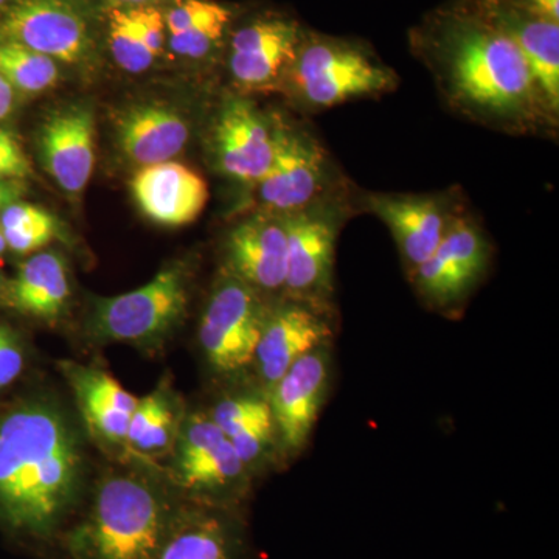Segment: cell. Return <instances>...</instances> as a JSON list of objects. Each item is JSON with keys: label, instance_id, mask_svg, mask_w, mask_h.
Listing matches in <instances>:
<instances>
[{"label": "cell", "instance_id": "1", "mask_svg": "<svg viewBox=\"0 0 559 559\" xmlns=\"http://www.w3.org/2000/svg\"><path fill=\"white\" fill-rule=\"evenodd\" d=\"M83 455L75 430L49 403H25L0 417V524L47 538L79 498Z\"/></svg>", "mask_w": 559, "mask_h": 559}, {"label": "cell", "instance_id": "2", "mask_svg": "<svg viewBox=\"0 0 559 559\" xmlns=\"http://www.w3.org/2000/svg\"><path fill=\"white\" fill-rule=\"evenodd\" d=\"M436 49L452 98L466 110L516 124L546 116L516 44L469 7L440 22Z\"/></svg>", "mask_w": 559, "mask_h": 559}, {"label": "cell", "instance_id": "3", "mask_svg": "<svg viewBox=\"0 0 559 559\" xmlns=\"http://www.w3.org/2000/svg\"><path fill=\"white\" fill-rule=\"evenodd\" d=\"M176 511L157 489L135 477H110L68 536L72 559H156Z\"/></svg>", "mask_w": 559, "mask_h": 559}, {"label": "cell", "instance_id": "4", "mask_svg": "<svg viewBox=\"0 0 559 559\" xmlns=\"http://www.w3.org/2000/svg\"><path fill=\"white\" fill-rule=\"evenodd\" d=\"M297 95L312 108H331L395 86L392 70L347 40L305 36L289 70Z\"/></svg>", "mask_w": 559, "mask_h": 559}, {"label": "cell", "instance_id": "5", "mask_svg": "<svg viewBox=\"0 0 559 559\" xmlns=\"http://www.w3.org/2000/svg\"><path fill=\"white\" fill-rule=\"evenodd\" d=\"M270 305L263 294L234 275L221 280L200 326L202 352L216 373L227 378L248 373Z\"/></svg>", "mask_w": 559, "mask_h": 559}, {"label": "cell", "instance_id": "6", "mask_svg": "<svg viewBox=\"0 0 559 559\" xmlns=\"http://www.w3.org/2000/svg\"><path fill=\"white\" fill-rule=\"evenodd\" d=\"M187 301L186 275L178 267H168L142 288L98 300L91 318L92 334L102 341L156 340L182 319Z\"/></svg>", "mask_w": 559, "mask_h": 559}, {"label": "cell", "instance_id": "7", "mask_svg": "<svg viewBox=\"0 0 559 559\" xmlns=\"http://www.w3.org/2000/svg\"><path fill=\"white\" fill-rule=\"evenodd\" d=\"M333 378L334 342H329L301 356L271 389L272 418L283 462H293L307 451Z\"/></svg>", "mask_w": 559, "mask_h": 559}, {"label": "cell", "instance_id": "8", "mask_svg": "<svg viewBox=\"0 0 559 559\" xmlns=\"http://www.w3.org/2000/svg\"><path fill=\"white\" fill-rule=\"evenodd\" d=\"M491 264V245L476 223L452 221L439 248L409 275L412 285L429 308L440 312L462 310Z\"/></svg>", "mask_w": 559, "mask_h": 559}, {"label": "cell", "instance_id": "9", "mask_svg": "<svg viewBox=\"0 0 559 559\" xmlns=\"http://www.w3.org/2000/svg\"><path fill=\"white\" fill-rule=\"evenodd\" d=\"M286 229V297L334 308V255L340 212L314 202L283 215Z\"/></svg>", "mask_w": 559, "mask_h": 559}, {"label": "cell", "instance_id": "10", "mask_svg": "<svg viewBox=\"0 0 559 559\" xmlns=\"http://www.w3.org/2000/svg\"><path fill=\"white\" fill-rule=\"evenodd\" d=\"M337 320L334 308L290 299L270 305L252 367L257 384L267 393L311 349L336 341Z\"/></svg>", "mask_w": 559, "mask_h": 559}, {"label": "cell", "instance_id": "11", "mask_svg": "<svg viewBox=\"0 0 559 559\" xmlns=\"http://www.w3.org/2000/svg\"><path fill=\"white\" fill-rule=\"evenodd\" d=\"M329 179V156L318 139L304 131L278 130L274 162L255 186L267 212L288 215L318 202Z\"/></svg>", "mask_w": 559, "mask_h": 559}, {"label": "cell", "instance_id": "12", "mask_svg": "<svg viewBox=\"0 0 559 559\" xmlns=\"http://www.w3.org/2000/svg\"><path fill=\"white\" fill-rule=\"evenodd\" d=\"M0 43L70 64L83 60L91 46L86 21L69 0H16L0 20Z\"/></svg>", "mask_w": 559, "mask_h": 559}, {"label": "cell", "instance_id": "13", "mask_svg": "<svg viewBox=\"0 0 559 559\" xmlns=\"http://www.w3.org/2000/svg\"><path fill=\"white\" fill-rule=\"evenodd\" d=\"M471 10L500 28L521 50L535 81L544 112L559 109V24L511 0H471Z\"/></svg>", "mask_w": 559, "mask_h": 559}, {"label": "cell", "instance_id": "14", "mask_svg": "<svg viewBox=\"0 0 559 559\" xmlns=\"http://www.w3.org/2000/svg\"><path fill=\"white\" fill-rule=\"evenodd\" d=\"M278 130L252 103L230 98L221 108L213 132L221 170L241 182H259L274 162Z\"/></svg>", "mask_w": 559, "mask_h": 559}, {"label": "cell", "instance_id": "15", "mask_svg": "<svg viewBox=\"0 0 559 559\" xmlns=\"http://www.w3.org/2000/svg\"><path fill=\"white\" fill-rule=\"evenodd\" d=\"M366 204L389 227L407 275L432 255L457 218L441 197L369 194Z\"/></svg>", "mask_w": 559, "mask_h": 559}, {"label": "cell", "instance_id": "16", "mask_svg": "<svg viewBox=\"0 0 559 559\" xmlns=\"http://www.w3.org/2000/svg\"><path fill=\"white\" fill-rule=\"evenodd\" d=\"M226 264L230 275L263 294L285 293L286 229L278 213H260L227 235Z\"/></svg>", "mask_w": 559, "mask_h": 559}, {"label": "cell", "instance_id": "17", "mask_svg": "<svg viewBox=\"0 0 559 559\" xmlns=\"http://www.w3.org/2000/svg\"><path fill=\"white\" fill-rule=\"evenodd\" d=\"M305 35L285 17H266L245 25L230 40L231 76L245 87H263L289 73Z\"/></svg>", "mask_w": 559, "mask_h": 559}, {"label": "cell", "instance_id": "18", "mask_svg": "<svg viewBox=\"0 0 559 559\" xmlns=\"http://www.w3.org/2000/svg\"><path fill=\"white\" fill-rule=\"evenodd\" d=\"M131 191L139 209L154 223L167 227L193 223L209 201L205 179L173 160L143 167L132 179Z\"/></svg>", "mask_w": 559, "mask_h": 559}, {"label": "cell", "instance_id": "19", "mask_svg": "<svg viewBox=\"0 0 559 559\" xmlns=\"http://www.w3.org/2000/svg\"><path fill=\"white\" fill-rule=\"evenodd\" d=\"M156 559H249L245 528L234 509H180Z\"/></svg>", "mask_w": 559, "mask_h": 559}, {"label": "cell", "instance_id": "20", "mask_svg": "<svg viewBox=\"0 0 559 559\" xmlns=\"http://www.w3.org/2000/svg\"><path fill=\"white\" fill-rule=\"evenodd\" d=\"M40 159L68 193L86 189L95 165V120L91 109L68 108L53 114L39 135Z\"/></svg>", "mask_w": 559, "mask_h": 559}, {"label": "cell", "instance_id": "21", "mask_svg": "<svg viewBox=\"0 0 559 559\" xmlns=\"http://www.w3.org/2000/svg\"><path fill=\"white\" fill-rule=\"evenodd\" d=\"M190 130L187 120L164 105H142L121 117L119 143L135 164H162L186 148Z\"/></svg>", "mask_w": 559, "mask_h": 559}, {"label": "cell", "instance_id": "22", "mask_svg": "<svg viewBox=\"0 0 559 559\" xmlns=\"http://www.w3.org/2000/svg\"><path fill=\"white\" fill-rule=\"evenodd\" d=\"M64 374L75 390L84 418L94 432L114 443L127 440L138 399L102 370L66 364Z\"/></svg>", "mask_w": 559, "mask_h": 559}, {"label": "cell", "instance_id": "23", "mask_svg": "<svg viewBox=\"0 0 559 559\" xmlns=\"http://www.w3.org/2000/svg\"><path fill=\"white\" fill-rule=\"evenodd\" d=\"M231 11L213 0H178L165 16L175 53L191 60L207 57L223 40Z\"/></svg>", "mask_w": 559, "mask_h": 559}, {"label": "cell", "instance_id": "24", "mask_svg": "<svg viewBox=\"0 0 559 559\" xmlns=\"http://www.w3.org/2000/svg\"><path fill=\"white\" fill-rule=\"evenodd\" d=\"M69 296L64 261L51 252L38 253L25 261L10 289L11 304L36 318L60 314Z\"/></svg>", "mask_w": 559, "mask_h": 559}, {"label": "cell", "instance_id": "25", "mask_svg": "<svg viewBox=\"0 0 559 559\" xmlns=\"http://www.w3.org/2000/svg\"><path fill=\"white\" fill-rule=\"evenodd\" d=\"M0 76L13 90L38 94L50 90L60 76L57 61L14 43H0Z\"/></svg>", "mask_w": 559, "mask_h": 559}, {"label": "cell", "instance_id": "26", "mask_svg": "<svg viewBox=\"0 0 559 559\" xmlns=\"http://www.w3.org/2000/svg\"><path fill=\"white\" fill-rule=\"evenodd\" d=\"M173 425L175 418L167 399L160 393H151L138 400L128 426L127 440L139 451H164L170 444Z\"/></svg>", "mask_w": 559, "mask_h": 559}, {"label": "cell", "instance_id": "27", "mask_svg": "<svg viewBox=\"0 0 559 559\" xmlns=\"http://www.w3.org/2000/svg\"><path fill=\"white\" fill-rule=\"evenodd\" d=\"M109 49L117 64L130 73L145 72L156 60L143 36L134 9L110 11Z\"/></svg>", "mask_w": 559, "mask_h": 559}, {"label": "cell", "instance_id": "28", "mask_svg": "<svg viewBox=\"0 0 559 559\" xmlns=\"http://www.w3.org/2000/svg\"><path fill=\"white\" fill-rule=\"evenodd\" d=\"M226 439L223 430L207 414L191 417L180 433L178 465L189 462Z\"/></svg>", "mask_w": 559, "mask_h": 559}, {"label": "cell", "instance_id": "29", "mask_svg": "<svg viewBox=\"0 0 559 559\" xmlns=\"http://www.w3.org/2000/svg\"><path fill=\"white\" fill-rule=\"evenodd\" d=\"M46 226H57L53 216L38 205L27 204V202H13L9 207L3 209L0 215L2 230H27Z\"/></svg>", "mask_w": 559, "mask_h": 559}, {"label": "cell", "instance_id": "30", "mask_svg": "<svg viewBox=\"0 0 559 559\" xmlns=\"http://www.w3.org/2000/svg\"><path fill=\"white\" fill-rule=\"evenodd\" d=\"M32 167L21 143L11 132L0 130V182L31 176Z\"/></svg>", "mask_w": 559, "mask_h": 559}, {"label": "cell", "instance_id": "31", "mask_svg": "<svg viewBox=\"0 0 559 559\" xmlns=\"http://www.w3.org/2000/svg\"><path fill=\"white\" fill-rule=\"evenodd\" d=\"M7 248L17 253H31L53 240L57 226L36 227L27 230H2Z\"/></svg>", "mask_w": 559, "mask_h": 559}, {"label": "cell", "instance_id": "32", "mask_svg": "<svg viewBox=\"0 0 559 559\" xmlns=\"http://www.w3.org/2000/svg\"><path fill=\"white\" fill-rule=\"evenodd\" d=\"M140 27H142L143 36H145L146 44L150 50L153 51L154 57H159L164 50L165 44V17L159 10L153 7H132Z\"/></svg>", "mask_w": 559, "mask_h": 559}, {"label": "cell", "instance_id": "33", "mask_svg": "<svg viewBox=\"0 0 559 559\" xmlns=\"http://www.w3.org/2000/svg\"><path fill=\"white\" fill-rule=\"evenodd\" d=\"M22 364L24 358L21 348L5 330L0 329V389L7 388L20 377Z\"/></svg>", "mask_w": 559, "mask_h": 559}, {"label": "cell", "instance_id": "34", "mask_svg": "<svg viewBox=\"0 0 559 559\" xmlns=\"http://www.w3.org/2000/svg\"><path fill=\"white\" fill-rule=\"evenodd\" d=\"M511 2L546 20L559 22V0H511Z\"/></svg>", "mask_w": 559, "mask_h": 559}, {"label": "cell", "instance_id": "35", "mask_svg": "<svg viewBox=\"0 0 559 559\" xmlns=\"http://www.w3.org/2000/svg\"><path fill=\"white\" fill-rule=\"evenodd\" d=\"M24 194V183L21 180H2L0 182V210L20 200Z\"/></svg>", "mask_w": 559, "mask_h": 559}, {"label": "cell", "instance_id": "36", "mask_svg": "<svg viewBox=\"0 0 559 559\" xmlns=\"http://www.w3.org/2000/svg\"><path fill=\"white\" fill-rule=\"evenodd\" d=\"M13 87L0 76V120L5 119L13 108Z\"/></svg>", "mask_w": 559, "mask_h": 559}, {"label": "cell", "instance_id": "37", "mask_svg": "<svg viewBox=\"0 0 559 559\" xmlns=\"http://www.w3.org/2000/svg\"><path fill=\"white\" fill-rule=\"evenodd\" d=\"M114 2L123 3V5L130 7H142L145 5L148 0H114Z\"/></svg>", "mask_w": 559, "mask_h": 559}, {"label": "cell", "instance_id": "38", "mask_svg": "<svg viewBox=\"0 0 559 559\" xmlns=\"http://www.w3.org/2000/svg\"><path fill=\"white\" fill-rule=\"evenodd\" d=\"M7 248V241L5 237H3L2 229H0V253L5 252Z\"/></svg>", "mask_w": 559, "mask_h": 559}, {"label": "cell", "instance_id": "39", "mask_svg": "<svg viewBox=\"0 0 559 559\" xmlns=\"http://www.w3.org/2000/svg\"><path fill=\"white\" fill-rule=\"evenodd\" d=\"M5 2H7V0H0V7H2L3 3H5Z\"/></svg>", "mask_w": 559, "mask_h": 559}]
</instances>
